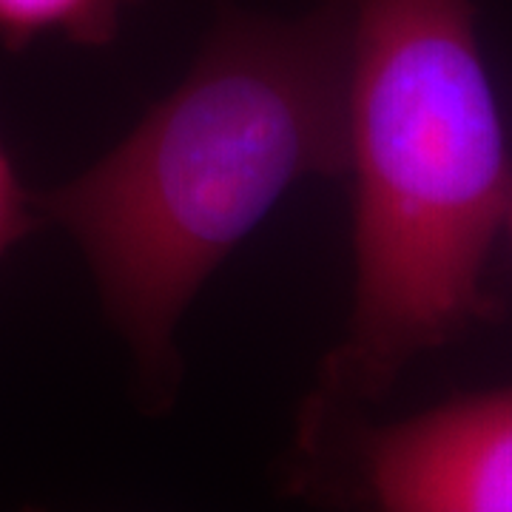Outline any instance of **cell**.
<instances>
[{"label":"cell","instance_id":"1","mask_svg":"<svg viewBox=\"0 0 512 512\" xmlns=\"http://www.w3.org/2000/svg\"><path fill=\"white\" fill-rule=\"evenodd\" d=\"M348 174V26L225 15L185 77L69 183L37 191L77 242L148 413L183 379L177 328L208 276L293 185Z\"/></svg>","mask_w":512,"mask_h":512},{"label":"cell","instance_id":"2","mask_svg":"<svg viewBox=\"0 0 512 512\" xmlns=\"http://www.w3.org/2000/svg\"><path fill=\"white\" fill-rule=\"evenodd\" d=\"M348 26L353 302L296 427L367 413L419 356L493 322L512 165L473 0H336Z\"/></svg>","mask_w":512,"mask_h":512},{"label":"cell","instance_id":"3","mask_svg":"<svg viewBox=\"0 0 512 512\" xmlns=\"http://www.w3.org/2000/svg\"><path fill=\"white\" fill-rule=\"evenodd\" d=\"M285 484L336 512H512V384L296 427Z\"/></svg>","mask_w":512,"mask_h":512},{"label":"cell","instance_id":"4","mask_svg":"<svg viewBox=\"0 0 512 512\" xmlns=\"http://www.w3.org/2000/svg\"><path fill=\"white\" fill-rule=\"evenodd\" d=\"M137 3L143 0H0V43L9 52H23L40 37H63L103 49Z\"/></svg>","mask_w":512,"mask_h":512},{"label":"cell","instance_id":"5","mask_svg":"<svg viewBox=\"0 0 512 512\" xmlns=\"http://www.w3.org/2000/svg\"><path fill=\"white\" fill-rule=\"evenodd\" d=\"M46 228L37 208V191H29L20 180L18 168L0 143V262L20 239Z\"/></svg>","mask_w":512,"mask_h":512},{"label":"cell","instance_id":"6","mask_svg":"<svg viewBox=\"0 0 512 512\" xmlns=\"http://www.w3.org/2000/svg\"><path fill=\"white\" fill-rule=\"evenodd\" d=\"M507 228H510V234H512V191H510V202H507V222H504Z\"/></svg>","mask_w":512,"mask_h":512},{"label":"cell","instance_id":"7","mask_svg":"<svg viewBox=\"0 0 512 512\" xmlns=\"http://www.w3.org/2000/svg\"><path fill=\"white\" fill-rule=\"evenodd\" d=\"M20 512H46V510H40V507H26V510H20Z\"/></svg>","mask_w":512,"mask_h":512}]
</instances>
